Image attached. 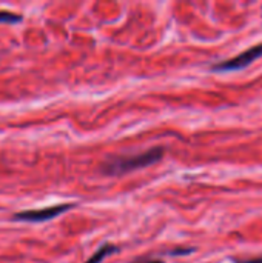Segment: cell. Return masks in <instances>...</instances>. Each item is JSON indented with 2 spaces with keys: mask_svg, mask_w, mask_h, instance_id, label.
Listing matches in <instances>:
<instances>
[{
  "mask_svg": "<svg viewBox=\"0 0 262 263\" xmlns=\"http://www.w3.org/2000/svg\"><path fill=\"white\" fill-rule=\"evenodd\" d=\"M162 156H164L162 148H153V149L137 154V156L113 159L102 168V171H103V174H108V176H120V174H125V173H130L134 170L150 166V165L159 162L162 159Z\"/></svg>",
  "mask_w": 262,
  "mask_h": 263,
  "instance_id": "1",
  "label": "cell"
},
{
  "mask_svg": "<svg viewBox=\"0 0 262 263\" xmlns=\"http://www.w3.org/2000/svg\"><path fill=\"white\" fill-rule=\"evenodd\" d=\"M259 57H262V43L256 45L253 48H249L247 51H244L242 54L236 55L235 59L225 60L219 65L213 66V71L216 72H229V71H239L247 68L250 63H253L255 60H258Z\"/></svg>",
  "mask_w": 262,
  "mask_h": 263,
  "instance_id": "2",
  "label": "cell"
},
{
  "mask_svg": "<svg viewBox=\"0 0 262 263\" xmlns=\"http://www.w3.org/2000/svg\"><path fill=\"white\" fill-rule=\"evenodd\" d=\"M71 208H74L73 203H68V205H56V206H48V208H43V210H31V211H22V213H17L14 214V220H20V222H46V220H51L66 211H69Z\"/></svg>",
  "mask_w": 262,
  "mask_h": 263,
  "instance_id": "3",
  "label": "cell"
},
{
  "mask_svg": "<svg viewBox=\"0 0 262 263\" xmlns=\"http://www.w3.org/2000/svg\"><path fill=\"white\" fill-rule=\"evenodd\" d=\"M117 251H119V248L114 247V245H103V247H100V250L96 254H93L85 263H102L107 256H110L113 253H117Z\"/></svg>",
  "mask_w": 262,
  "mask_h": 263,
  "instance_id": "4",
  "label": "cell"
},
{
  "mask_svg": "<svg viewBox=\"0 0 262 263\" xmlns=\"http://www.w3.org/2000/svg\"><path fill=\"white\" fill-rule=\"evenodd\" d=\"M22 20V15L9 11H0V23H19Z\"/></svg>",
  "mask_w": 262,
  "mask_h": 263,
  "instance_id": "5",
  "label": "cell"
},
{
  "mask_svg": "<svg viewBox=\"0 0 262 263\" xmlns=\"http://www.w3.org/2000/svg\"><path fill=\"white\" fill-rule=\"evenodd\" d=\"M236 263H262V259H255V260H242V262Z\"/></svg>",
  "mask_w": 262,
  "mask_h": 263,
  "instance_id": "6",
  "label": "cell"
},
{
  "mask_svg": "<svg viewBox=\"0 0 262 263\" xmlns=\"http://www.w3.org/2000/svg\"><path fill=\"white\" fill-rule=\"evenodd\" d=\"M134 263H164L161 260H145V262H134Z\"/></svg>",
  "mask_w": 262,
  "mask_h": 263,
  "instance_id": "7",
  "label": "cell"
}]
</instances>
